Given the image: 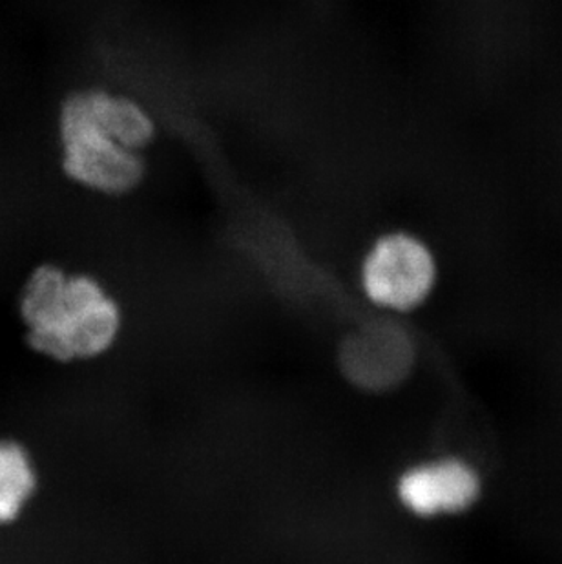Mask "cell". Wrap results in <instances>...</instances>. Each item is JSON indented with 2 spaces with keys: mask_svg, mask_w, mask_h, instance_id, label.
<instances>
[{
  "mask_svg": "<svg viewBox=\"0 0 562 564\" xmlns=\"http://www.w3.org/2000/svg\"><path fill=\"white\" fill-rule=\"evenodd\" d=\"M483 475L469 460L442 457L406 469L397 485L400 505L420 519L461 516L483 496Z\"/></svg>",
  "mask_w": 562,
  "mask_h": 564,
  "instance_id": "obj_4",
  "label": "cell"
},
{
  "mask_svg": "<svg viewBox=\"0 0 562 564\" xmlns=\"http://www.w3.org/2000/svg\"><path fill=\"white\" fill-rule=\"evenodd\" d=\"M19 314L28 346L54 362L99 358L121 333V310L107 289L55 263H41L28 274Z\"/></svg>",
  "mask_w": 562,
  "mask_h": 564,
  "instance_id": "obj_1",
  "label": "cell"
},
{
  "mask_svg": "<svg viewBox=\"0 0 562 564\" xmlns=\"http://www.w3.org/2000/svg\"><path fill=\"white\" fill-rule=\"evenodd\" d=\"M37 490V471L26 447L0 438V527L21 517Z\"/></svg>",
  "mask_w": 562,
  "mask_h": 564,
  "instance_id": "obj_5",
  "label": "cell"
},
{
  "mask_svg": "<svg viewBox=\"0 0 562 564\" xmlns=\"http://www.w3.org/2000/svg\"><path fill=\"white\" fill-rule=\"evenodd\" d=\"M439 261L428 241L409 230H389L367 249L360 285L372 305L389 313H411L430 300Z\"/></svg>",
  "mask_w": 562,
  "mask_h": 564,
  "instance_id": "obj_3",
  "label": "cell"
},
{
  "mask_svg": "<svg viewBox=\"0 0 562 564\" xmlns=\"http://www.w3.org/2000/svg\"><path fill=\"white\" fill-rule=\"evenodd\" d=\"M58 149L64 176L99 196L122 197L143 185L149 174L144 152L130 149L97 119L85 88L69 91L57 113Z\"/></svg>",
  "mask_w": 562,
  "mask_h": 564,
  "instance_id": "obj_2",
  "label": "cell"
}]
</instances>
